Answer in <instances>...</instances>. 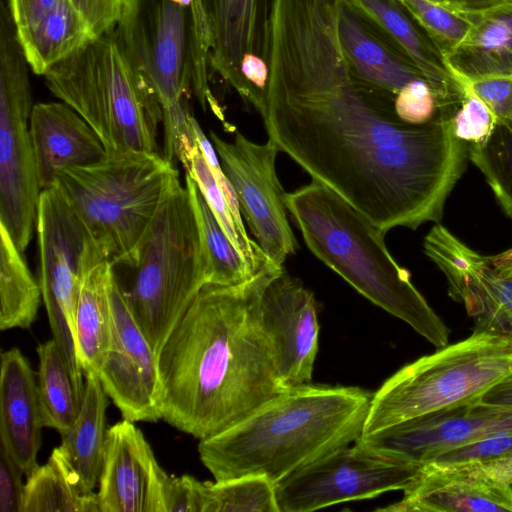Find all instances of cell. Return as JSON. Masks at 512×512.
Returning <instances> with one entry per match:
<instances>
[{
  "instance_id": "obj_1",
  "label": "cell",
  "mask_w": 512,
  "mask_h": 512,
  "mask_svg": "<svg viewBox=\"0 0 512 512\" xmlns=\"http://www.w3.org/2000/svg\"><path fill=\"white\" fill-rule=\"evenodd\" d=\"M338 0H274L268 135L312 178L385 233L438 223L467 167L452 116L401 121L393 100L357 83L337 35Z\"/></svg>"
},
{
  "instance_id": "obj_2",
  "label": "cell",
  "mask_w": 512,
  "mask_h": 512,
  "mask_svg": "<svg viewBox=\"0 0 512 512\" xmlns=\"http://www.w3.org/2000/svg\"><path fill=\"white\" fill-rule=\"evenodd\" d=\"M237 285L206 284L157 355L162 419L199 440L236 425L281 388L260 298L279 268Z\"/></svg>"
},
{
  "instance_id": "obj_3",
  "label": "cell",
  "mask_w": 512,
  "mask_h": 512,
  "mask_svg": "<svg viewBox=\"0 0 512 512\" xmlns=\"http://www.w3.org/2000/svg\"><path fill=\"white\" fill-rule=\"evenodd\" d=\"M372 396L359 387L310 383L283 390L236 425L200 440V459L215 481L262 476L275 485L355 442Z\"/></svg>"
},
{
  "instance_id": "obj_4",
  "label": "cell",
  "mask_w": 512,
  "mask_h": 512,
  "mask_svg": "<svg viewBox=\"0 0 512 512\" xmlns=\"http://www.w3.org/2000/svg\"><path fill=\"white\" fill-rule=\"evenodd\" d=\"M286 206L318 259L436 348L448 344L449 328L392 257L383 230L316 180L286 193Z\"/></svg>"
},
{
  "instance_id": "obj_5",
  "label": "cell",
  "mask_w": 512,
  "mask_h": 512,
  "mask_svg": "<svg viewBox=\"0 0 512 512\" xmlns=\"http://www.w3.org/2000/svg\"><path fill=\"white\" fill-rule=\"evenodd\" d=\"M113 35L161 106L163 156L174 164L193 132L188 99L218 109L209 88L212 38L201 0H123Z\"/></svg>"
},
{
  "instance_id": "obj_6",
  "label": "cell",
  "mask_w": 512,
  "mask_h": 512,
  "mask_svg": "<svg viewBox=\"0 0 512 512\" xmlns=\"http://www.w3.org/2000/svg\"><path fill=\"white\" fill-rule=\"evenodd\" d=\"M121 295L156 355L207 284V264L189 192L179 180L134 254L112 265Z\"/></svg>"
},
{
  "instance_id": "obj_7",
  "label": "cell",
  "mask_w": 512,
  "mask_h": 512,
  "mask_svg": "<svg viewBox=\"0 0 512 512\" xmlns=\"http://www.w3.org/2000/svg\"><path fill=\"white\" fill-rule=\"evenodd\" d=\"M177 180L163 155L125 150L63 170L54 186L111 265H118L134 254Z\"/></svg>"
},
{
  "instance_id": "obj_8",
  "label": "cell",
  "mask_w": 512,
  "mask_h": 512,
  "mask_svg": "<svg viewBox=\"0 0 512 512\" xmlns=\"http://www.w3.org/2000/svg\"><path fill=\"white\" fill-rule=\"evenodd\" d=\"M54 96L96 131L106 151L159 153L162 109L113 32L93 38L45 74Z\"/></svg>"
},
{
  "instance_id": "obj_9",
  "label": "cell",
  "mask_w": 512,
  "mask_h": 512,
  "mask_svg": "<svg viewBox=\"0 0 512 512\" xmlns=\"http://www.w3.org/2000/svg\"><path fill=\"white\" fill-rule=\"evenodd\" d=\"M511 373L512 340L475 328L388 378L372 396L362 435L479 399Z\"/></svg>"
},
{
  "instance_id": "obj_10",
  "label": "cell",
  "mask_w": 512,
  "mask_h": 512,
  "mask_svg": "<svg viewBox=\"0 0 512 512\" xmlns=\"http://www.w3.org/2000/svg\"><path fill=\"white\" fill-rule=\"evenodd\" d=\"M28 62L8 5L0 12V222L24 253L36 230L42 189L29 121L33 109Z\"/></svg>"
},
{
  "instance_id": "obj_11",
  "label": "cell",
  "mask_w": 512,
  "mask_h": 512,
  "mask_svg": "<svg viewBox=\"0 0 512 512\" xmlns=\"http://www.w3.org/2000/svg\"><path fill=\"white\" fill-rule=\"evenodd\" d=\"M36 234L38 282L53 339L83 399L85 383L74 338L75 311L86 273L108 259L56 186L40 194Z\"/></svg>"
},
{
  "instance_id": "obj_12",
  "label": "cell",
  "mask_w": 512,
  "mask_h": 512,
  "mask_svg": "<svg viewBox=\"0 0 512 512\" xmlns=\"http://www.w3.org/2000/svg\"><path fill=\"white\" fill-rule=\"evenodd\" d=\"M423 465L369 452L357 444L337 449L275 484L279 512H311L338 503L405 491Z\"/></svg>"
},
{
  "instance_id": "obj_13",
  "label": "cell",
  "mask_w": 512,
  "mask_h": 512,
  "mask_svg": "<svg viewBox=\"0 0 512 512\" xmlns=\"http://www.w3.org/2000/svg\"><path fill=\"white\" fill-rule=\"evenodd\" d=\"M210 138L257 244L274 265L283 266L298 243L288 221L286 192L276 172L279 148L269 138L259 144L238 131L233 142L213 131Z\"/></svg>"
},
{
  "instance_id": "obj_14",
  "label": "cell",
  "mask_w": 512,
  "mask_h": 512,
  "mask_svg": "<svg viewBox=\"0 0 512 512\" xmlns=\"http://www.w3.org/2000/svg\"><path fill=\"white\" fill-rule=\"evenodd\" d=\"M209 23L210 67L264 116L274 0H201Z\"/></svg>"
},
{
  "instance_id": "obj_15",
  "label": "cell",
  "mask_w": 512,
  "mask_h": 512,
  "mask_svg": "<svg viewBox=\"0 0 512 512\" xmlns=\"http://www.w3.org/2000/svg\"><path fill=\"white\" fill-rule=\"evenodd\" d=\"M502 432H512V407L476 399L361 435L354 443L385 458L424 465L444 451Z\"/></svg>"
},
{
  "instance_id": "obj_16",
  "label": "cell",
  "mask_w": 512,
  "mask_h": 512,
  "mask_svg": "<svg viewBox=\"0 0 512 512\" xmlns=\"http://www.w3.org/2000/svg\"><path fill=\"white\" fill-rule=\"evenodd\" d=\"M111 338L97 372L105 392L124 419H162L157 355L135 322L113 276L109 284Z\"/></svg>"
},
{
  "instance_id": "obj_17",
  "label": "cell",
  "mask_w": 512,
  "mask_h": 512,
  "mask_svg": "<svg viewBox=\"0 0 512 512\" xmlns=\"http://www.w3.org/2000/svg\"><path fill=\"white\" fill-rule=\"evenodd\" d=\"M260 311L281 388L310 383L319 335L313 293L281 267L262 290Z\"/></svg>"
},
{
  "instance_id": "obj_18",
  "label": "cell",
  "mask_w": 512,
  "mask_h": 512,
  "mask_svg": "<svg viewBox=\"0 0 512 512\" xmlns=\"http://www.w3.org/2000/svg\"><path fill=\"white\" fill-rule=\"evenodd\" d=\"M168 476L132 421L123 418L107 429L97 493L100 512H165Z\"/></svg>"
},
{
  "instance_id": "obj_19",
  "label": "cell",
  "mask_w": 512,
  "mask_h": 512,
  "mask_svg": "<svg viewBox=\"0 0 512 512\" xmlns=\"http://www.w3.org/2000/svg\"><path fill=\"white\" fill-rule=\"evenodd\" d=\"M337 35L353 79L394 101L408 83L425 79L395 41L351 0H338Z\"/></svg>"
},
{
  "instance_id": "obj_20",
  "label": "cell",
  "mask_w": 512,
  "mask_h": 512,
  "mask_svg": "<svg viewBox=\"0 0 512 512\" xmlns=\"http://www.w3.org/2000/svg\"><path fill=\"white\" fill-rule=\"evenodd\" d=\"M403 498L378 508L389 512H512L510 485L473 473L462 465L424 464Z\"/></svg>"
},
{
  "instance_id": "obj_21",
  "label": "cell",
  "mask_w": 512,
  "mask_h": 512,
  "mask_svg": "<svg viewBox=\"0 0 512 512\" xmlns=\"http://www.w3.org/2000/svg\"><path fill=\"white\" fill-rule=\"evenodd\" d=\"M29 129L42 190L53 187L63 170L98 161L107 152L91 125L64 102L35 104Z\"/></svg>"
},
{
  "instance_id": "obj_22",
  "label": "cell",
  "mask_w": 512,
  "mask_h": 512,
  "mask_svg": "<svg viewBox=\"0 0 512 512\" xmlns=\"http://www.w3.org/2000/svg\"><path fill=\"white\" fill-rule=\"evenodd\" d=\"M43 425L37 383L26 357L13 347L1 353L0 445L28 476L38 467Z\"/></svg>"
},
{
  "instance_id": "obj_23",
  "label": "cell",
  "mask_w": 512,
  "mask_h": 512,
  "mask_svg": "<svg viewBox=\"0 0 512 512\" xmlns=\"http://www.w3.org/2000/svg\"><path fill=\"white\" fill-rule=\"evenodd\" d=\"M404 51L431 86L439 112L452 116L466 85L449 68L430 36L397 0H351Z\"/></svg>"
},
{
  "instance_id": "obj_24",
  "label": "cell",
  "mask_w": 512,
  "mask_h": 512,
  "mask_svg": "<svg viewBox=\"0 0 512 512\" xmlns=\"http://www.w3.org/2000/svg\"><path fill=\"white\" fill-rule=\"evenodd\" d=\"M445 59L464 84L488 77H512V0L473 15L468 34Z\"/></svg>"
},
{
  "instance_id": "obj_25",
  "label": "cell",
  "mask_w": 512,
  "mask_h": 512,
  "mask_svg": "<svg viewBox=\"0 0 512 512\" xmlns=\"http://www.w3.org/2000/svg\"><path fill=\"white\" fill-rule=\"evenodd\" d=\"M85 391L78 417L61 435L59 449L84 494L93 492L102 471L108 395L95 373L85 375Z\"/></svg>"
},
{
  "instance_id": "obj_26",
  "label": "cell",
  "mask_w": 512,
  "mask_h": 512,
  "mask_svg": "<svg viewBox=\"0 0 512 512\" xmlns=\"http://www.w3.org/2000/svg\"><path fill=\"white\" fill-rule=\"evenodd\" d=\"M111 278L110 261H101L86 273L79 292L74 320V338L84 375L91 372L97 374L109 347Z\"/></svg>"
},
{
  "instance_id": "obj_27",
  "label": "cell",
  "mask_w": 512,
  "mask_h": 512,
  "mask_svg": "<svg viewBox=\"0 0 512 512\" xmlns=\"http://www.w3.org/2000/svg\"><path fill=\"white\" fill-rule=\"evenodd\" d=\"M18 40L36 75L44 74L56 63L96 36L71 0L34 28L17 33Z\"/></svg>"
},
{
  "instance_id": "obj_28",
  "label": "cell",
  "mask_w": 512,
  "mask_h": 512,
  "mask_svg": "<svg viewBox=\"0 0 512 512\" xmlns=\"http://www.w3.org/2000/svg\"><path fill=\"white\" fill-rule=\"evenodd\" d=\"M21 512H100L97 493L78 488L59 447L35 468L24 485Z\"/></svg>"
},
{
  "instance_id": "obj_29",
  "label": "cell",
  "mask_w": 512,
  "mask_h": 512,
  "mask_svg": "<svg viewBox=\"0 0 512 512\" xmlns=\"http://www.w3.org/2000/svg\"><path fill=\"white\" fill-rule=\"evenodd\" d=\"M177 160L186 174L199 187L220 226L254 273L271 261L257 242L247 234L244 225L238 223L196 141L195 134L184 136L178 144ZM272 263V262H271Z\"/></svg>"
},
{
  "instance_id": "obj_30",
  "label": "cell",
  "mask_w": 512,
  "mask_h": 512,
  "mask_svg": "<svg viewBox=\"0 0 512 512\" xmlns=\"http://www.w3.org/2000/svg\"><path fill=\"white\" fill-rule=\"evenodd\" d=\"M42 292L8 230L0 224V329H27L35 321Z\"/></svg>"
},
{
  "instance_id": "obj_31",
  "label": "cell",
  "mask_w": 512,
  "mask_h": 512,
  "mask_svg": "<svg viewBox=\"0 0 512 512\" xmlns=\"http://www.w3.org/2000/svg\"><path fill=\"white\" fill-rule=\"evenodd\" d=\"M39 358L38 399L44 427L67 431L75 422L82 400L68 365L54 339L37 346Z\"/></svg>"
},
{
  "instance_id": "obj_32",
  "label": "cell",
  "mask_w": 512,
  "mask_h": 512,
  "mask_svg": "<svg viewBox=\"0 0 512 512\" xmlns=\"http://www.w3.org/2000/svg\"><path fill=\"white\" fill-rule=\"evenodd\" d=\"M185 186L190 195L200 232L207 264V284L230 286L251 279L256 273L234 247L199 187L187 174H185Z\"/></svg>"
},
{
  "instance_id": "obj_33",
  "label": "cell",
  "mask_w": 512,
  "mask_h": 512,
  "mask_svg": "<svg viewBox=\"0 0 512 512\" xmlns=\"http://www.w3.org/2000/svg\"><path fill=\"white\" fill-rule=\"evenodd\" d=\"M202 512H279L275 485L262 476L201 483Z\"/></svg>"
},
{
  "instance_id": "obj_34",
  "label": "cell",
  "mask_w": 512,
  "mask_h": 512,
  "mask_svg": "<svg viewBox=\"0 0 512 512\" xmlns=\"http://www.w3.org/2000/svg\"><path fill=\"white\" fill-rule=\"evenodd\" d=\"M468 156L512 220V126L496 125L485 142L468 145Z\"/></svg>"
},
{
  "instance_id": "obj_35",
  "label": "cell",
  "mask_w": 512,
  "mask_h": 512,
  "mask_svg": "<svg viewBox=\"0 0 512 512\" xmlns=\"http://www.w3.org/2000/svg\"><path fill=\"white\" fill-rule=\"evenodd\" d=\"M468 314L475 319V328L512 340V275H504L496 268L487 273Z\"/></svg>"
},
{
  "instance_id": "obj_36",
  "label": "cell",
  "mask_w": 512,
  "mask_h": 512,
  "mask_svg": "<svg viewBox=\"0 0 512 512\" xmlns=\"http://www.w3.org/2000/svg\"><path fill=\"white\" fill-rule=\"evenodd\" d=\"M440 48L444 56L458 46L472 26V16L431 0H397Z\"/></svg>"
},
{
  "instance_id": "obj_37",
  "label": "cell",
  "mask_w": 512,
  "mask_h": 512,
  "mask_svg": "<svg viewBox=\"0 0 512 512\" xmlns=\"http://www.w3.org/2000/svg\"><path fill=\"white\" fill-rule=\"evenodd\" d=\"M451 119L455 136L467 145L485 142L497 125L488 106L467 88Z\"/></svg>"
},
{
  "instance_id": "obj_38",
  "label": "cell",
  "mask_w": 512,
  "mask_h": 512,
  "mask_svg": "<svg viewBox=\"0 0 512 512\" xmlns=\"http://www.w3.org/2000/svg\"><path fill=\"white\" fill-rule=\"evenodd\" d=\"M393 105L397 117L412 125L428 123L439 113L437 98L423 78L405 85L396 94Z\"/></svg>"
},
{
  "instance_id": "obj_39",
  "label": "cell",
  "mask_w": 512,
  "mask_h": 512,
  "mask_svg": "<svg viewBox=\"0 0 512 512\" xmlns=\"http://www.w3.org/2000/svg\"><path fill=\"white\" fill-rule=\"evenodd\" d=\"M509 456H512V432H502L444 451L427 463L469 464Z\"/></svg>"
},
{
  "instance_id": "obj_40",
  "label": "cell",
  "mask_w": 512,
  "mask_h": 512,
  "mask_svg": "<svg viewBox=\"0 0 512 512\" xmlns=\"http://www.w3.org/2000/svg\"><path fill=\"white\" fill-rule=\"evenodd\" d=\"M492 111L497 125L512 126V77L495 76L465 83Z\"/></svg>"
},
{
  "instance_id": "obj_41",
  "label": "cell",
  "mask_w": 512,
  "mask_h": 512,
  "mask_svg": "<svg viewBox=\"0 0 512 512\" xmlns=\"http://www.w3.org/2000/svg\"><path fill=\"white\" fill-rule=\"evenodd\" d=\"M201 483L190 475L168 476L163 490L165 512H202Z\"/></svg>"
},
{
  "instance_id": "obj_42",
  "label": "cell",
  "mask_w": 512,
  "mask_h": 512,
  "mask_svg": "<svg viewBox=\"0 0 512 512\" xmlns=\"http://www.w3.org/2000/svg\"><path fill=\"white\" fill-rule=\"evenodd\" d=\"M96 37L113 32L122 12L123 0H71Z\"/></svg>"
},
{
  "instance_id": "obj_43",
  "label": "cell",
  "mask_w": 512,
  "mask_h": 512,
  "mask_svg": "<svg viewBox=\"0 0 512 512\" xmlns=\"http://www.w3.org/2000/svg\"><path fill=\"white\" fill-rule=\"evenodd\" d=\"M22 475L24 472L0 445V512H21Z\"/></svg>"
},
{
  "instance_id": "obj_44",
  "label": "cell",
  "mask_w": 512,
  "mask_h": 512,
  "mask_svg": "<svg viewBox=\"0 0 512 512\" xmlns=\"http://www.w3.org/2000/svg\"><path fill=\"white\" fill-rule=\"evenodd\" d=\"M190 122L199 148L202 151L204 158L206 159L214 178L216 179L219 187L221 188L234 217L236 218L238 223L244 225L241 216V208L236 192L228 177L224 173V170L220 163V159L217 156L218 154L215 150L212 141L208 140L199 123L192 115L190 116Z\"/></svg>"
},
{
  "instance_id": "obj_45",
  "label": "cell",
  "mask_w": 512,
  "mask_h": 512,
  "mask_svg": "<svg viewBox=\"0 0 512 512\" xmlns=\"http://www.w3.org/2000/svg\"><path fill=\"white\" fill-rule=\"evenodd\" d=\"M66 0H8L17 33H22L37 26L48 18Z\"/></svg>"
},
{
  "instance_id": "obj_46",
  "label": "cell",
  "mask_w": 512,
  "mask_h": 512,
  "mask_svg": "<svg viewBox=\"0 0 512 512\" xmlns=\"http://www.w3.org/2000/svg\"><path fill=\"white\" fill-rule=\"evenodd\" d=\"M460 465L473 473L486 476L492 480L507 485L512 483V456Z\"/></svg>"
},
{
  "instance_id": "obj_47",
  "label": "cell",
  "mask_w": 512,
  "mask_h": 512,
  "mask_svg": "<svg viewBox=\"0 0 512 512\" xmlns=\"http://www.w3.org/2000/svg\"><path fill=\"white\" fill-rule=\"evenodd\" d=\"M451 10L473 16L511 0H431Z\"/></svg>"
},
{
  "instance_id": "obj_48",
  "label": "cell",
  "mask_w": 512,
  "mask_h": 512,
  "mask_svg": "<svg viewBox=\"0 0 512 512\" xmlns=\"http://www.w3.org/2000/svg\"><path fill=\"white\" fill-rule=\"evenodd\" d=\"M478 400L484 404L512 407V373L488 389Z\"/></svg>"
},
{
  "instance_id": "obj_49",
  "label": "cell",
  "mask_w": 512,
  "mask_h": 512,
  "mask_svg": "<svg viewBox=\"0 0 512 512\" xmlns=\"http://www.w3.org/2000/svg\"><path fill=\"white\" fill-rule=\"evenodd\" d=\"M488 259L499 272L512 275V248L497 255L488 256Z\"/></svg>"
},
{
  "instance_id": "obj_50",
  "label": "cell",
  "mask_w": 512,
  "mask_h": 512,
  "mask_svg": "<svg viewBox=\"0 0 512 512\" xmlns=\"http://www.w3.org/2000/svg\"><path fill=\"white\" fill-rule=\"evenodd\" d=\"M510 487L512 488V483L510 484Z\"/></svg>"
}]
</instances>
